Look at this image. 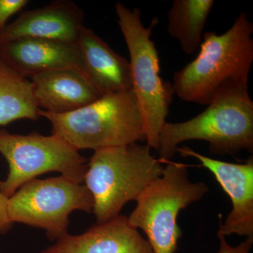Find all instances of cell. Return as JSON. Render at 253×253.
Here are the masks:
<instances>
[{
    "label": "cell",
    "mask_w": 253,
    "mask_h": 253,
    "mask_svg": "<svg viewBox=\"0 0 253 253\" xmlns=\"http://www.w3.org/2000/svg\"><path fill=\"white\" fill-rule=\"evenodd\" d=\"M0 59L25 78L60 68H82L77 43L41 38H18L0 43Z\"/></svg>",
    "instance_id": "obj_12"
},
{
    "label": "cell",
    "mask_w": 253,
    "mask_h": 253,
    "mask_svg": "<svg viewBox=\"0 0 253 253\" xmlns=\"http://www.w3.org/2000/svg\"><path fill=\"white\" fill-rule=\"evenodd\" d=\"M29 3L28 0H0V31L10 17L19 12Z\"/></svg>",
    "instance_id": "obj_17"
},
{
    "label": "cell",
    "mask_w": 253,
    "mask_h": 253,
    "mask_svg": "<svg viewBox=\"0 0 253 253\" xmlns=\"http://www.w3.org/2000/svg\"><path fill=\"white\" fill-rule=\"evenodd\" d=\"M0 154L7 161L9 173L0 181V192L9 198L23 184L49 172L82 183L87 169V160L62 139L38 132L27 135L11 134L0 128Z\"/></svg>",
    "instance_id": "obj_7"
},
{
    "label": "cell",
    "mask_w": 253,
    "mask_h": 253,
    "mask_svg": "<svg viewBox=\"0 0 253 253\" xmlns=\"http://www.w3.org/2000/svg\"><path fill=\"white\" fill-rule=\"evenodd\" d=\"M253 33V23L245 13L223 34L205 33L196 59L174 73V94L182 101L208 106L224 91L249 86Z\"/></svg>",
    "instance_id": "obj_1"
},
{
    "label": "cell",
    "mask_w": 253,
    "mask_h": 253,
    "mask_svg": "<svg viewBox=\"0 0 253 253\" xmlns=\"http://www.w3.org/2000/svg\"><path fill=\"white\" fill-rule=\"evenodd\" d=\"M213 0H174L168 13V31L184 53L194 54L202 42L203 32Z\"/></svg>",
    "instance_id": "obj_16"
},
{
    "label": "cell",
    "mask_w": 253,
    "mask_h": 253,
    "mask_svg": "<svg viewBox=\"0 0 253 253\" xmlns=\"http://www.w3.org/2000/svg\"><path fill=\"white\" fill-rule=\"evenodd\" d=\"M31 78L37 106L46 112H72L101 96L78 68H60Z\"/></svg>",
    "instance_id": "obj_14"
},
{
    "label": "cell",
    "mask_w": 253,
    "mask_h": 253,
    "mask_svg": "<svg viewBox=\"0 0 253 253\" xmlns=\"http://www.w3.org/2000/svg\"><path fill=\"white\" fill-rule=\"evenodd\" d=\"M38 114L51 123L53 135L78 151L146 141L144 118L132 90L103 95L72 112L55 114L40 109Z\"/></svg>",
    "instance_id": "obj_3"
},
{
    "label": "cell",
    "mask_w": 253,
    "mask_h": 253,
    "mask_svg": "<svg viewBox=\"0 0 253 253\" xmlns=\"http://www.w3.org/2000/svg\"><path fill=\"white\" fill-rule=\"evenodd\" d=\"M81 71L101 96L131 90L129 61L111 49L90 28H82L77 41Z\"/></svg>",
    "instance_id": "obj_13"
},
{
    "label": "cell",
    "mask_w": 253,
    "mask_h": 253,
    "mask_svg": "<svg viewBox=\"0 0 253 253\" xmlns=\"http://www.w3.org/2000/svg\"><path fill=\"white\" fill-rule=\"evenodd\" d=\"M163 163L146 145L134 144L96 150L87 164L84 181L90 191L97 224L119 215L162 174Z\"/></svg>",
    "instance_id": "obj_4"
},
{
    "label": "cell",
    "mask_w": 253,
    "mask_h": 253,
    "mask_svg": "<svg viewBox=\"0 0 253 253\" xmlns=\"http://www.w3.org/2000/svg\"><path fill=\"white\" fill-rule=\"evenodd\" d=\"M219 239V249L217 253H250L252 249L253 239L246 238L242 243L236 246H231L226 241V237L221 234H217Z\"/></svg>",
    "instance_id": "obj_18"
},
{
    "label": "cell",
    "mask_w": 253,
    "mask_h": 253,
    "mask_svg": "<svg viewBox=\"0 0 253 253\" xmlns=\"http://www.w3.org/2000/svg\"><path fill=\"white\" fill-rule=\"evenodd\" d=\"M162 174L136 200L128 217L129 223L147 236L153 253H175L182 231L178 224L179 212L207 194L206 183L193 182L188 166L168 161Z\"/></svg>",
    "instance_id": "obj_6"
},
{
    "label": "cell",
    "mask_w": 253,
    "mask_h": 253,
    "mask_svg": "<svg viewBox=\"0 0 253 253\" xmlns=\"http://www.w3.org/2000/svg\"><path fill=\"white\" fill-rule=\"evenodd\" d=\"M177 152L184 157L199 160L201 166L212 173L231 200L232 209L224 222L221 223L217 234L253 239V156L244 163H232L207 157L188 146L176 148Z\"/></svg>",
    "instance_id": "obj_9"
},
{
    "label": "cell",
    "mask_w": 253,
    "mask_h": 253,
    "mask_svg": "<svg viewBox=\"0 0 253 253\" xmlns=\"http://www.w3.org/2000/svg\"><path fill=\"white\" fill-rule=\"evenodd\" d=\"M42 253H153L128 217L116 216L89 228L81 235L66 234Z\"/></svg>",
    "instance_id": "obj_11"
},
{
    "label": "cell",
    "mask_w": 253,
    "mask_h": 253,
    "mask_svg": "<svg viewBox=\"0 0 253 253\" xmlns=\"http://www.w3.org/2000/svg\"><path fill=\"white\" fill-rule=\"evenodd\" d=\"M118 26L130 57L131 90L135 95L144 118L147 145L158 150L160 132L168 117L172 101V85L161 77L158 50L151 37L158 23L153 20L145 27L139 8L133 10L118 2L115 6Z\"/></svg>",
    "instance_id": "obj_5"
},
{
    "label": "cell",
    "mask_w": 253,
    "mask_h": 253,
    "mask_svg": "<svg viewBox=\"0 0 253 253\" xmlns=\"http://www.w3.org/2000/svg\"><path fill=\"white\" fill-rule=\"evenodd\" d=\"M8 199L0 192V234H6L14 224L8 214Z\"/></svg>",
    "instance_id": "obj_19"
},
{
    "label": "cell",
    "mask_w": 253,
    "mask_h": 253,
    "mask_svg": "<svg viewBox=\"0 0 253 253\" xmlns=\"http://www.w3.org/2000/svg\"><path fill=\"white\" fill-rule=\"evenodd\" d=\"M94 200L81 183L63 176L33 179L8 199V214L18 222L45 230L50 240L67 234L69 214L76 210L92 212Z\"/></svg>",
    "instance_id": "obj_8"
},
{
    "label": "cell",
    "mask_w": 253,
    "mask_h": 253,
    "mask_svg": "<svg viewBox=\"0 0 253 253\" xmlns=\"http://www.w3.org/2000/svg\"><path fill=\"white\" fill-rule=\"evenodd\" d=\"M190 140L207 141L211 153L221 156H234L242 150L253 153V101L249 86L218 95L204 112L189 121L165 123L158 139V160L170 161L178 145Z\"/></svg>",
    "instance_id": "obj_2"
},
{
    "label": "cell",
    "mask_w": 253,
    "mask_h": 253,
    "mask_svg": "<svg viewBox=\"0 0 253 253\" xmlns=\"http://www.w3.org/2000/svg\"><path fill=\"white\" fill-rule=\"evenodd\" d=\"M84 14L68 0L53 1L44 7L25 11L0 31V43L18 38H33L77 43Z\"/></svg>",
    "instance_id": "obj_10"
},
{
    "label": "cell",
    "mask_w": 253,
    "mask_h": 253,
    "mask_svg": "<svg viewBox=\"0 0 253 253\" xmlns=\"http://www.w3.org/2000/svg\"><path fill=\"white\" fill-rule=\"evenodd\" d=\"M33 83L0 59V126L21 119H39Z\"/></svg>",
    "instance_id": "obj_15"
}]
</instances>
